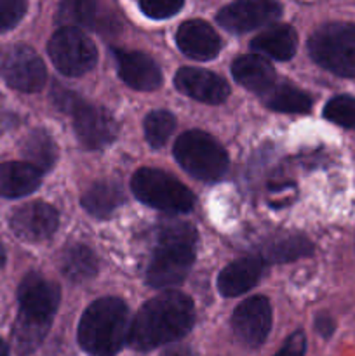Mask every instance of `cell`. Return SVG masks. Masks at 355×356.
<instances>
[{
	"label": "cell",
	"mask_w": 355,
	"mask_h": 356,
	"mask_svg": "<svg viewBox=\"0 0 355 356\" xmlns=\"http://www.w3.org/2000/svg\"><path fill=\"white\" fill-rule=\"evenodd\" d=\"M251 47L253 51L268 56V58L285 61L294 56L296 47H298V35H296L294 28L289 24H275L254 37Z\"/></svg>",
	"instance_id": "ffe728a7"
},
{
	"label": "cell",
	"mask_w": 355,
	"mask_h": 356,
	"mask_svg": "<svg viewBox=\"0 0 355 356\" xmlns=\"http://www.w3.org/2000/svg\"><path fill=\"white\" fill-rule=\"evenodd\" d=\"M132 193L150 207L164 212H190L195 197L183 183L159 169H139L131 181Z\"/></svg>",
	"instance_id": "8992f818"
},
{
	"label": "cell",
	"mask_w": 355,
	"mask_h": 356,
	"mask_svg": "<svg viewBox=\"0 0 355 356\" xmlns=\"http://www.w3.org/2000/svg\"><path fill=\"white\" fill-rule=\"evenodd\" d=\"M58 23L65 26L110 28L108 16H103L101 13V0H61Z\"/></svg>",
	"instance_id": "44dd1931"
},
{
	"label": "cell",
	"mask_w": 355,
	"mask_h": 356,
	"mask_svg": "<svg viewBox=\"0 0 355 356\" xmlns=\"http://www.w3.org/2000/svg\"><path fill=\"white\" fill-rule=\"evenodd\" d=\"M21 152H23L26 162L37 167L42 172L52 169L56 159H58V146H56L54 139L42 129L30 132V136L24 139Z\"/></svg>",
	"instance_id": "484cf974"
},
{
	"label": "cell",
	"mask_w": 355,
	"mask_h": 356,
	"mask_svg": "<svg viewBox=\"0 0 355 356\" xmlns=\"http://www.w3.org/2000/svg\"><path fill=\"white\" fill-rule=\"evenodd\" d=\"M124 200V191L117 181L103 179L90 184L82 195L80 202L82 207L94 218H106L110 216Z\"/></svg>",
	"instance_id": "7402d4cb"
},
{
	"label": "cell",
	"mask_w": 355,
	"mask_h": 356,
	"mask_svg": "<svg viewBox=\"0 0 355 356\" xmlns=\"http://www.w3.org/2000/svg\"><path fill=\"white\" fill-rule=\"evenodd\" d=\"M324 117L345 129H355V99L350 96L333 97L324 108Z\"/></svg>",
	"instance_id": "f1b7e54d"
},
{
	"label": "cell",
	"mask_w": 355,
	"mask_h": 356,
	"mask_svg": "<svg viewBox=\"0 0 355 356\" xmlns=\"http://www.w3.org/2000/svg\"><path fill=\"white\" fill-rule=\"evenodd\" d=\"M47 51L56 68L68 76L84 75L97 59L96 45L75 26H65L56 31L49 40Z\"/></svg>",
	"instance_id": "52a82bcc"
},
{
	"label": "cell",
	"mask_w": 355,
	"mask_h": 356,
	"mask_svg": "<svg viewBox=\"0 0 355 356\" xmlns=\"http://www.w3.org/2000/svg\"><path fill=\"white\" fill-rule=\"evenodd\" d=\"M313 252V245L301 235L284 236L268 243L263 250L261 259L268 263H291L299 257L310 256Z\"/></svg>",
	"instance_id": "4316f807"
},
{
	"label": "cell",
	"mask_w": 355,
	"mask_h": 356,
	"mask_svg": "<svg viewBox=\"0 0 355 356\" xmlns=\"http://www.w3.org/2000/svg\"><path fill=\"white\" fill-rule=\"evenodd\" d=\"M118 75L136 90H153L162 83V72L150 56L138 51L115 49Z\"/></svg>",
	"instance_id": "5bb4252c"
},
{
	"label": "cell",
	"mask_w": 355,
	"mask_h": 356,
	"mask_svg": "<svg viewBox=\"0 0 355 356\" xmlns=\"http://www.w3.org/2000/svg\"><path fill=\"white\" fill-rule=\"evenodd\" d=\"M2 76L7 86L21 92H37L45 83V66L26 45L9 49L2 59Z\"/></svg>",
	"instance_id": "9c48e42d"
},
{
	"label": "cell",
	"mask_w": 355,
	"mask_h": 356,
	"mask_svg": "<svg viewBox=\"0 0 355 356\" xmlns=\"http://www.w3.org/2000/svg\"><path fill=\"white\" fill-rule=\"evenodd\" d=\"M194 323V301L178 291H167L139 309L127 341L138 351L155 350L187 336Z\"/></svg>",
	"instance_id": "6da1fadb"
},
{
	"label": "cell",
	"mask_w": 355,
	"mask_h": 356,
	"mask_svg": "<svg viewBox=\"0 0 355 356\" xmlns=\"http://www.w3.org/2000/svg\"><path fill=\"white\" fill-rule=\"evenodd\" d=\"M77 138L87 149H101L110 145L118 131L117 120L110 111L86 103L79 97L70 110Z\"/></svg>",
	"instance_id": "ba28073f"
},
{
	"label": "cell",
	"mask_w": 355,
	"mask_h": 356,
	"mask_svg": "<svg viewBox=\"0 0 355 356\" xmlns=\"http://www.w3.org/2000/svg\"><path fill=\"white\" fill-rule=\"evenodd\" d=\"M59 287L54 282L45 280L37 273H31L23 278L17 289V301H19L21 315L31 318L52 322L54 313L59 306Z\"/></svg>",
	"instance_id": "7c38bea8"
},
{
	"label": "cell",
	"mask_w": 355,
	"mask_h": 356,
	"mask_svg": "<svg viewBox=\"0 0 355 356\" xmlns=\"http://www.w3.org/2000/svg\"><path fill=\"white\" fill-rule=\"evenodd\" d=\"M184 0H139V7L153 19H166L181 10Z\"/></svg>",
	"instance_id": "4dcf8cb0"
},
{
	"label": "cell",
	"mask_w": 355,
	"mask_h": 356,
	"mask_svg": "<svg viewBox=\"0 0 355 356\" xmlns=\"http://www.w3.org/2000/svg\"><path fill=\"white\" fill-rule=\"evenodd\" d=\"M52 322H44V320L31 318V316L17 313L16 323L13 330V341L16 353L19 356L30 355L42 344V341L47 336Z\"/></svg>",
	"instance_id": "d4e9b609"
},
{
	"label": "cell",
	"mask_w": 355,
	"mask_h": 356,
	"mask_svg": "<svg viewBox=\"0 0 355 356\" xmlns=\"http://www.w3.org/2000/svg\"><path fill=\"white\" fill-rule=\"evenodd\" d=\"M232 73L240 86L258 94H263L265 90L270 89L277 79L274 66L256 54L240 56L239 59H235L232 65Z\"/></svg>",
	"instance_id": "d6986e66"
},
{
	"label": "cell",
	"mask_w": 355,
	"mask_h": 356,
	"mask_svg": "<svg viewBox=\"0 0 355 356\" xmlns=\"http://www.w3.org/2000/svg\"><path fill=\"white\" fill-rule=\"evenodd\" d=\"M3 264H6V250H3L2 243H0V268H2Z\"/></svg>",
	"instance_id": "d590c367"
},
{
	"label": "cell",
	"mask_w": 355,
	"mask_h": 356,
	"mask_svg": "<svg viewBox=\"0 0 355 356\" xmlns=\"http://www.w3.org/2000/svg\"><path fill=\"white\" fill-rule=\"evenodd\" d=\"M315 329L319 330V334L322 337H329L334 332V322L329 316L322 315L315 320Z\"/></svg>",
	"instance_id": "d6a6232c"
},
{
	"label": "cell",
	"mask_w": 355,
	"mask_h": 356,
	"mask_svg": "<svg viewBox=\"0 0 355 356\" xmlns=\"http://www.w3.org/2000/svg\"><path fill=\"white\" fill-rule=\"evenodd\" d=\"M176 87L187 96L207 104H219L228 97L230 87L221 76L200 68H181L176 73Z\"/></svg>",
	"instance_id": "9a60e30c"
},
{
	"label": "cell",
	"mask_w": 355,
	"mask_h": 356,
	"mask_svg": "<svg viewBox=\"0 0 355 356\" xmlns=\"http://www.w3.org/2000/svg\"><path fill=\"white\" fill-rule=\"evenodd\" d=\"M58 228V212L44 202H31L16 209L10 216V229L24 242H44Z\"/></svg>",
	"instance_id": "4fadbf2b"
},
{
	"label": "cell",
	"mask_w": 355,
	"mask_h": 356,
	"mask_svg": "<svg viewBox=\"0 0 355 356\" xmlns=\"http://www.w3.org/2000/svg\"><path fill=\"white\" fill-rule=\"evenodd\" d=\"M176 127V120L166 110H155L146 117L145 136L152 148H162Z\"/></svg>",
	"instance_id": "83f0119b"
},
{
	"label": "cell",
	"mask_w": 355,
	"mask_h": 356,
	"mask_svg": "<svg viewBox=\"0 0 355 356\" xmlns=\"http://www.w3.org/2000/svg\"><path fill=\"white\" fill-rule=\"evenodd\" d=\"M160 356H195V355L188 346H173L169 348V350L164 351Z\"/></svg>",
	"instance_id": "836d02e7"
},
{
	"label": "cell",
	"mask_w": 355,
	"mask_h": 356,
	"mask_svg": "<svg viewBox=\"0 0 355 356\" xmlns=\"http://www.w3.org/2000/svg\"><path fill=\"white\" fill-rule=\"evenodd\" d=\"M42 170L28 162H6L0 165V195L19 198L40 186Z\"/></svg>",
	"instance_id": "ac0fdd59"
},
{
	"label": "cell",
	"mask_w": 355,
	"mask_h": 356,
	"mask_svg": "<svg viewBox=\"0 0 355 356\" xmlns=\"http://www.w3.org/2000/svg\"><path fill=\"white\" fill-rule=\"evenodd\" d=\"M28 0H0V33L16 26L26 14Z\"/></svg>",
	"instance_id": "f546056e"
},
{
	"label": "cell",
	"mask_w": 355,
	"mask_h": 356,
	"mask_svg": "<svg viewBox=\"0 0 355 356\" xmlns=\"http://www.w3.org/2000/svg\"><path fill=\"white\" fill-rule=\"evenodd\" d=\"M306 351V337L301 330H296L292 336H289V339L285 341L284 346L281 348L275 356H305Z\"/></svg>",
	"instance_id": "1f68e13d"
},
{
	"label": "cell",
	"mask_w": 355,
	"mask_h": 356,
	"mask_svg": "<svg viewBox=\"0 0 355 356\" xmlns=\"http://www.w3.org/2000/svg\"><path fill=\"white\" fill-rule=\"evenodd\" d=\"M310 56L340 76H355V23H329L313 31Z\"/></svg>",
	"instance_id": "277c9868"
},
{
	"label": "cell",
	"mask_w": 355,
	"mask_h": 356,
	"mask_svg": "<svg viewBox=\"0 0 355 356\" xmlns=\"http://www.w3.org/2000/svg\"><path fill=\"white\" fill-rule=\"evenodd\" d=\"M265 261L258 257H246L230 263L218 277V289L225 298H235L251 291L263 275Z\"/></svg>",
	"instance_id": "e0dca14e"
},
{
	"label": "cell",
	"mask_w": 355,
	"mask_h": 356,
	"mask_svg": "<svg viewBox=\"0 0 355 356\" xmlns=\"http://www.w3.org/2000/svg\"><path fill=\"white\" fill-rule=\"evenodd\" d=\"M178 47L188 56V58L207 61L218 56L221 49V38L216 33L214 28L202 19L184 21L176 33Z\"/></svg>",
	"instance_id": "2e32d148"
},
{
	"label": "cell",
	"mask_w": 355,
	"mask_h": 356,
	"mask_svg": "<svg viewBox=\"0 0 355 356\" xmlns=\"http://www.w3.org/2000/svg\"><path fill=\"white\" fill-rule=\"evenodd\" d=\"M0 356H9V346L0 339Z\"/></svg>",
	"instance_id": "e575fe53"
},
{
	"label": "cell",
	"mask_w": 355,
	"mask_h": 356,
	"mask_svg": "<svg viewBox=\"0 0 355 356\" xmlns=\"http://www.w3.org/2000/svg\"><path fill=\"white\" fill-rule=\"evenodd\" d=\"M195 229L187 222H171L159 233V242L146 271L155 289H171L187 278L195 261Z\"/></svg>",
	"instance_id": "3957f363"
},
{
	"label": "cell",
	"mask_w": 355,
	"mask_h": 356,
	"mask_svg": "<svg viewBox=\"0 0 355 356\" xmlns=\"http://www.w3.org/2000/svg\"><path fill=\"white\" fill-rule=\"evenodd\" d=\"M281 10L278 0H235L223 7L216 19L228 31L246 33L275 21Z\"/></svg>",
	"instance_id": "8fae6325"
},
{
	"label": "cell",
	"mask_w": 355,
	"mask_h": 356,
	"mask_svg": "<svg viewBox=\"0 0 355 356\" xmlns=\"http://www.w3.org/2000/svg\"><path fill=\"white\" fill-rule=\"evenodd\" d=\"M174 156L180 165L200 181H218L228 169V156L211 134L188 131L178 138Z\"/></svg>",
	"instance_id": "5b68a950"
},
{
	"label": "cell",
	"mask_w": 355,
	"mask_h": 356,
	"mask_svg": "<svg viewBox=\"0 0 355 356\" xmlns=\"http://www.w3.org/2000/svg\"><path fill=\"white\" fill-rule=\"evenodd\" d=\"M261 96L270 110L281 111V113H306L312 108V99L308 94L287 83H282V86L274 83Z\"/></svg>",
	"instance_id": "cb8c5ba5"
},
{
	"label": "cell",
	"mask_w": 355,
	"mask_h": 356,
	"mask_svg": "<svg viewBox=\"0 0 355 356\" xmlns=\"http://www.w3.org/2000/svg\"><path fill=\"white\" fill-rule=\"evenodd\" d=\"M59 268L72 282H86L97 273V259L89 247L75 243L63 250Z\"/></svg>",
	"instance_id": "603a6c76"
},
{
	"label": "cell",
	"mask_w": 355,
	"mask_h": 356,
	"mask_svg": "<svg viewBox=\"0 0 355 356\" xmlns=\"http://www.w3.org/2000/svg\"><path fill=\"white\" fill-rule=\"evenodd\" d=\"M129 309L122 299L94 301L79 323V344L93 356H115L129 339Z\"/></svg>",
	"instance_id": "7a4b0ae2"
},
{
	"label": "cell",
	"mask_w": 355,
	"mask_h": 356,
	"mask_svg": "<svg viewBox=\"0 0 355 356\" xmlns=\"http://www.w3.org/2000/svg\"><path fill=\"white\" fill-rule=\"evenodd\" d=\"M232 329L246 348H260L271 329V308L268 299L256 296L240 302L232 315Z\"/></svg>",
	"instance_id": "30bf717a"
}]
</instances>
